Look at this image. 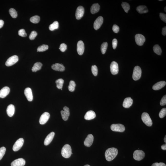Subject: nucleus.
<instances>
[{"instance_id": "1", "label": "nucleus", "mask_w": 166, "mask_h": 166, "mask_svg": "<svg viewBox=\"0 0 166 166\" xmlns=\"http://www.w3.org/2000/svg\"><path fill=\"white\" fill-rule=\"evenodd\" d=\"M118 150L117 148H111L107 149L105 153L106 159L108 161L113 160L118 154Z\"/></svg>"}, {"instance_id": "2", "label": "nucleus", "mask_w": 166, "mask_h": 166, "mask_svg": "<svg viewBox=\"0 0 166 166\" xmlns=\"http://www.w3.org/2000/svg\"><path fill=\"white\" fill-rule=\"evenodd\" d=\"M61 154L63 157L65 158H68L71 156L72 149L70 145L66 144L63 147L61 151Z\"/></svg>"}, {"instance_id": "3", "label": "nucleus", "mask_w": 166, "mask_h": 166, "mask_svg": "<svg viewBox=\"0 0 166 166\" xmlns=\"http://www.w3.org/2000/svg\"><path fill=\"white\" fill-rule=\"evenodd\" d=\"M142 119L144 123L147 126L151 127L152 125V121L147 113L144 112L142 114Z\"/></svg>"}, {"instance_id": "4", "label": "nucleus", "mask_w": 166, "mask_h": 166, "mask_svg": "<svg viewBox=\"0 0 166 166\" xmlns=\"http://www.w3.org/2000/svg\"><path fill=\"white\" fill-rule=\"evenodd\" d=\"M142 70L138 66H136L134 68L132 77L134 80L137 81L139 79L142 75Z\"/></svg>"}, {"instance_id": "5", "label": "nucleus", "mask_w": 166, "mask_h": 166, "mask_svg": "<svg viewBox=\"0 0 166 166\" xmlns=\"http://www.w3.org/2000/svg\"><path fill=\"white\" fill-rule=\"evenodd\" d=\"M145 153L143 151L137 150L134 152L133 157L136 160L140 161L143 159L145 157Z\"/></svg>"}, {"instance_id": "6", "label": "nucleus", "mask_w": 166, "mask_h": 166, "mask_svg": "<svg viewBox=\"0 0 166 166\" xmlns=\"http://www.w3.org/2000/svg\"><path fill=\"white\" fill-rule=\"evenodd\" d=\"M110 128L113 131L120 132H123L125 129L124 126L120 124H113L111 126Z\"/></svg>"}, {"instance_id": "7", "label": "nucleus", "mask_w": 166, "mask_h": 166, "mask_svg": "<svg viewBox=\"0 0 166 166\" xmlns=\"http://www.w3.org/2000/svg\"><path fill=\"white\" fill-rule=\"evenodd\" d=\"M24 140L23 138H20L15 142L13 147V150L15 152L20 150L23 146Z\"/></svg>"}, {"instance_id": "8", "label": "nucleus", "mask_w": 166, "mask_h": 166, "mask_svg": "<svg viewBox=\"0 0 166 166\" xmlns=\"http://www.w3.org/2000/svg\"><path fill=\"white\" fill-rule=\"evenodd\" d=\"M19 58L17 55H13L9 58L6 62V66H11L16 63L18 61Z\"/></svg>"}, {"instance_id": "9", "label": "nucleus", "mask_w": 166, "mask_h": 166, "mask_svg": "<svg viewBox=\"0 0 166 166\" xmlns=\"http://www.w3.org/2000/svg\"><path fill=\"white\" fill-rule=\"evenodd\" d=\"M135 42L138 45L142 46L145 42V38L142 34H136L135 35Z\"/></svg>"}, {"instance_id": "10", "label": "nucleus", "mask_w": 166, "mask_h": 166, "mask_svg": "<svg viewBox=\"0 0 166 166\" xmlns=\"http://www.w3.org/2000/svg\"><path fill=\"white\" fill-rule=\"evenodd\" d=\"M63 110L61 111V116L63 120L66 121L68 119L70 116V110L68 107L65 106L63 108Z\"/></svg>"}, {"instance_id": "11", "label": "nucleus", "mask_w": 166, "mask_h": 166, "mask_svg": "<svg viewBox=\"0 0 166 166\" xmlns=\"http://www.w3.org/2000/svg\"><path fill=\"white\" fill-rule=\"evenodd\" d=\"M84 13V9L82 6H79L77 8L75 13L76 19L79 20L83 17Z\"/></svg>"}, {"instance_id": "12", "label": "nucleus", "mask_w": 166, "mask_h": 166, "mask_svg": "<svg viewBox=\"0 0 166 166\" xmlns=\"http://www.w3.org/2000/svg\"><path fill=\"white\" fill-rule=\"evenodd\" d=\"M111 72L113 75L118 74L119 71L118 64L115 61L112 62L110 65Z\"/></svg>"}, {"instance_id": "13", "label": "nucleus", "mask_w": 166, "mask_h": 166, "mask_svg": "<svg viewBox=\"0 0 166 166\" xmlns=\"http://www.w3.org/2000/svg\"><path fill=\"white\" fill-rule=\"evenodd\" d=\"M50 117L49 113L45 112L42 114L40 117L39 122L40 124L44 125L48 122Z\"/></svg>"}, {"instance_id": "14", "label": "nucleus", "mask_w": 166, "mask_h": 166, "mask_svg": "<svg viewBox=\"0 0 166 166\" xmlns=\"http://www.w3.org/2000/svg\"><path fill=\"white\" fill-rule=\"evenodd\" d=\"M103 22V18L102 16L98 17L94 22V28L95 30H97L99 29Z\"/></svg>"}, {"instance_id": "15", "label": "nucleus", "mask_w": 166, "mask_h": 166, "mask_svg": "<svg viewBox=\"0 0 166 166\" xmlns=\"http://www.w3.org/2000/svg\"><path fill=\"white\" fill-rule=\"evenodd\" d=\"M26 162L24 159L20 158L15 160L11 164V166H24Z\"/></svg>"}, {"instance_id": "16", "label": "nucleus", "mask_w": 166, "mask_h": 166, "mask_svg": "<svg viewBox=\"0 0 166 166\" xmlns=\"http://www.w3.org/2000/svg\"><path fill=\"white\" fill-rule=\"evenodd\" d=\"M84 44L83 41H78L77 44V51L79 55H82L84 51Z\"/></svg>"}, {"instance_id": "17", "label": "nucleus", "mask_w": 166, "mask_h": 166, "mask_svg": "<svg viewBox=\"0 0 166 166\" xmlns=\"http://www.w3.org/2000/svg\"><path fill=\"white\" fill-rule=\"evenodd\" d=\"M94 139V136L91 134H89L86 138L84 142L85 146L87 147H90L92 144Z\"/></svg>"}, {"instance_id": "18", "label": "nucleus", "mask_w": 166, "mask_h": 166, "mask_svg": "<svg viewBox=\"0 0 166 166\" xmlns=\"http://www.w3.org/2000/svg\"><path fill=\"white\" fill-rule=\"evenodd\" d=\"M24 94L28 100L30 102L32 101L33 96L31 89L28 88H26L24 90Z\"/></svg>"}, {"instance_id": "19", "label": "nucleus", "mask_w": 166, "mask_h": 166, "mask_svg": "<svg viewBox=\"0 0 166 166\" xmlns=\"http://www.w3.org/2000/svg\"><path fill=\"white\" fill-rule=\"evenodd\" d=\"M10 89L9 87H5L3 88L0 91V98H4L9 95Z\"/></svg>"}, {"instance_id": "20", "label": "nucleus", "mask_w": 166, "mask_h": 166, "mask_svg": "<svg viewBox=\"0 0 166 166\" xmlns=\"http://www.w3.org/2000/svg\"><path fill=\"white\" fill-rule=\"evenodd\" d=\"M52 69L55 71H63L65 70V68L63 64L56 63L51 66Z\"/></svg>"}, {"instance_id": "21", "label": "nucleus", "mask_w": 166, "mask_h": 166, "mask_svg": "<svg viewBox=\"0 0 166 166\" xmlns=\"http://www.w3.org/2000/svg\"><path fill=\"white\" fill-rule=\"evenodd\" d=\"M55 133L54 132H51L46 137L44 141L45 145L48 146L54 138Z\"/></svg>"}, {"instance_id": "22", "label": "nucleus", "mask_w": 166, "mask_h": 166, "mask_svg": "<svg viewBox=\"0 0 166 166\" xmlns=\"http://www.w3.org/2000/svg\"><path fill=\"white\" fill-rule=\"evenodd\" d=\"M96 117V114L92 110H89L86 114L84 116L85 119L86 120H91L95 118Z\"/></svg>"}, {"instance_id": "23", "label": "nucleus", "mask_w": 166, "mask_h": 166, "mask_svg": "<svg viewBox=\"0 0 166 166\" xmlns=\"http://www.w3.org/2000/svg\"><path fill=\"white\" fill-rule=\"evenodd\" d=\"M133 100L131 98H127L124 99L123 102V106L125 108H129L133 104Z\"/></svg>"}, {"instance_id": "24", "label": "nucleus", "mask_w": 166, "mask_h": 166, "mask_svg": "<svg viewBox=\"0 0 166 166\" xmlns=\"http://www.w3.org/2000/svg\"><path fill=\"white\" fill-rule=\"evenodd\" d=\"M166 84V82L164 81L157 82L153 87V89L155 90H159L164 87Z\"/></svg>"}, {"instance_id": "25", "label": "nucleus", "mask_w": 166, "mask_h": 166, "mask_svg": "<svg viewBox=\"0 0 166 166\" xmlns=\"http://www.w3.org/2000/svg\"><path fill=\"white\" fill-rule=\"evenodd\" d=\"M15 108L14 106L10 104L8 106L7 109V112L8 116L11 117L14 114Z\"/></svg>"}, {"instance_id": "26", "label": "nucleus", "mask_w": 166, "mask_h": 166, "mask_svg": "<svg viewBox=\"0 0 166 166\" xmlns=\"http://www.w3.org/2000/svg\"><path fill=\"white\" fill-rule=\"evenodd\" d=\"M100 9V5L98 3H95L92 6L90 9V11L92 14H95L98 12Z\"/></svg>"}, {"instance_id": "27", "label": "nucleus", "mask_w": 166, "mask_h": 166, "mask_svg": "<svg viewBox=\"0 0 166 166\" xmlns=\"http://www.w3.org/2000/svg\"><path fill=\"white\" fill-rule=\"evenodd\" d=\"M137 10L140 14H143L148 12L147 8L145 6H140L137 8Z\"/></svg>"}, {"instance_id": "28", "label": "nucleus", "mask_w": 166, "mask_h": 166, "mask_svg": "<svg viewBox=\"0 0 166 166\" xmlns=\"http://www.w3.org/2000/svg\"><path fill=\"white\" fill-rule=\"evenodd\" d=\"M43 64L40 62H37L34 64L32 68V70L33 72H36L38 70H41Z\"/></svg>"}, {"instance_id": "29", "label": "nucleus", "mask_w": 166, "mask_h": 166, "mask_svg": "<svg viewBox=\"0 0 166 166\" xmlns=\"http://www.w3.org/2000/svg\"><path fill=\"white\" fill-rule=\"evenodd\" d=\"M64 80L63 79L60 78L56 80L55 81L56 84V87L58 89H62L63 88V83H64Z\"/></svg>"}, {"instance_id": "30", "label": "nucleus", "mask_w": 166, "mask_h": 166, "mask_svg": "<svg viewBox=\"0 0 166 166\" xmlns=\"http://www.w3.org/2000/svg\"><path fill=\"white\" fill-rule=\"evenodd\" d=\"M59 23L57 21H55L52 24H50L49 27V29L51 31H53L59 28Z\"/></svg>"}, {"instance_id": "31", "label": "nucleus", "mask_w": 166, "mask_h": 166, "mask_svg": "<svg viewBox=\"0 0 166 166\" xmlns=\"http://www.w3.org/2000/svg\"><path fill=\"white\" fill-rule=\"evenodd\" d=\"M153 50L154 52L158 55H160L162 53V49L158 45H156L154 46Z\"/></svg>"}, {"instance_id": "32", "label": "nucleus", "mask_w": 166, "mask_h": 166, "mask_svg": "<svg viewBox=\"0 0 166 166\" xmlns=\"http://www.w3.org/2000/svg\"><path fill=\"white\" fill-rule=\"evenodd\" d=\"M76 84L75 82L73 81H70L69 83L68 88L69 91L70 92H73L75 90Z\"/></svg>"}, {"instance_id": "33", "label": "nucleus", "mask_w": 166, "mask_h": 166, "mask_svg": "<svg viewBox=\"0 0 166 166\" xmlns=\"http://www.w3.org/2000/svg\"><path fill=\"white\" fill-rule=\"evenodd\" d=\"M40 20V17L39 16H34L30 19V21L34 23H39Z\"/></svg>"}, {"instance_id": "34", "label": "nucleus", "mask_w": 166, "mask_h": 166, "mask_svg": "<svg viewBox=\"0 0 166 166\" xmlns=\"http://www.w3.org/2000/svg\"><path fill=\"white\" fill-rule=\"evenodd\" d=\"M48 49V46L43 44L39 47L37 49V52H43L46 51Z\"/></svg>"}, {"instance_id": "35", "label": "nucleus", "mask_w": 166, "mask_h": 166, "mask_svg": "<svg viewBox=\"0 0 166 166\" xmlns=\"http://www.w3.org/2000/svg\"><path fill=\"white\" fill-rule=\"evenodd\" d=\"M108 47V43L107 42H104L102 43L101 46V51L102 54L105 53Z\"/></svg>"}, {"instance_id": "36", "label": "nucleus", "mask_w": 166, "mask_h": 166, "mask_svg": "<svg viewBox=\"0 0 166 166\" xmlns=\"http://www.w3.org/2000/svg\"><path fill=\"white\" fill-rule=\"evenodd\" d=\"M122 6L125 12L128 13L130 8L129 4L126 2H122Z\"/></svg>"}, {"instance_id": "37", "label": "nucleus", "mask_w": 166, "mask_h": 166, "mask_svg": "<svg viewBox=\"0 0 166 166\" xmlns=\"http://www.w3.org/2000/svg\"><path fill=\"white\" fill-rule=\"evenodd\" d=\"M9 12L13 18H16L17 17V12L14 9H10L9 10Z\"/></svg>"}, {"instance_id": "38", "label": "nucleus", "mask_w": 166, "mask_h": 166, "mask_svg": "<svg viewBox=\"0 0 166 166\" xmlns=\"http://www.w3.org/2000/svg\"><path fill=\"white\" fill-rule=\"evenodd\" d=\"M91 71L94 76H97L98 73V69L96 65H93L92 66Z\"/></svg>"}, {"instance_id": "39", "label": "nucleus", "mask_w": 166, "mask_h": 166, "mask_svg": "<svg viewBox=\"0 0 166 166\" xmlns=\"http://www.w3.org/2000/svg\"><path fill=\"white\" fill-rule=\"evenodd\" d=\"M6 151V148L4 147H2L0 148V160H1L4 156Z\"/></svg>"}, {"instance_id": "40", "label": "nucleus", "mask_w": 166, "mask_h": 166, "mask_svg": "<svg viewBox=\"0 0 166 166\" xmlns=\"http://www.w3.org/2000/svg\"><path fill=\"white\" fill-rule=\"evenodd\" d=\"M166 108H164L162 109L159 113V116L160 118H163L166 116Z\"/></svg>"}, {"instance_id": "41", "label": "nucleus", "mask_w": 166, "mask_h": 166, "mask_svg": "<svg viewBox=\"0 0 166 166\" xmlns=\"http://www.w3.org/2000/svg\"><path fill=\"white\" fill-rule=\"evenodd\" d=\"M37 35V33L36 31H33L31 32L30 36H29V38L31 40H34L35 39Z\"/></svg>"}, {"instance_id": "42", "label": "nucleus", "mask_w": 166, "mask_h": 166, "mask_svg": "<svg viewBox=\"0 0 166 166\" xmlns=\"http://www.w3.org/2000/svg\"><path fill=\"white\" fill-rule=\"evenodd\" d=\"M18 34L20 36L22 37H26L27 36V33L24 29H21L19 30Z\"/></svg>"}, {"instance_id": "43", "label": "nucleus", "mask_w": 166, "mask_h": 166, "mask_svg": "<svg viewBox=\"0 0 166 166\" xmlns=\"http://www.w3.org/2000/svg\"><path fill=\"white\" fill-rule=\"evenodd\" d=\"M67 45L64 43H62L60 45L59 49L60 50L63 52L67 50Z\"/></svg>"}, {"instance_id": "44", "label": "nucleus", "mask_w": 166, "mask_h": 166, "mask_svg": "<svg viewBox=\"0 0 166 166\" xmlns=\"http://www.w3.org/2000/svg\"><path fill=\"white\" fill-rule=\"evenodd\" d=\"M160 104L161 106H163L166 105V95H165L162 98L161 100Z\"/></svg>"}, {"instance_id": "45", "label": "nucleus", "mask_w": 166, "mask_h": 166, "mask_svg": "<svg viewBox=\"0 0 166 166\" xmlns=\"http://www.w3.org/2000/svg\"><path fill=\"white\" fill-rule=\"evenodd\" d=\"M160 17L162 21L166 23V15L165 14L163 13H160Z\"/></svg>"}, {"instance_id": "46", "label": "nucleus", "mask_w": 166, "mask_h": 166, "mask_svg": "<svg viewBox=\"0 0 166 166\" xmlns=\"http://www.w3.org/2000/svg\"><path fill=\"white\" fill-rule=\"evenodd\" d=\"M112 30L114 32L117 33H118L119 31V28L118 26L116 25H114L113 26Z\"/></svg>"}, {"instance_id": "47", "label": "nucleus", "mask_w": 166, "mask_h": 166, "mask_svg": "<svg viewBox=\"0 0 166 166\" xmlns=\"http://www.w3.org/2000/svg\"><path fill=\"white\" fill-rule=\"evenodd\" d=\"M113 48L114 49H116L117 44V41L116 39H114L113 40L112 42Z\"/></svg>"}, {"instance_id": "48", "label": "nucleus", "mask_w": 166, "mask_h": 166, "mask_svg": "<svg viewBox=\"0 0 166 166\" xmlns=\"http://www.w3.org/2000/svg\"><path fill=\"white\" fill-rule=\"evenodd\" d=\"M152 166H166L165 163L162 162H160L159 163L156 162L153 164Z\"/></svg>"}, {"instance_id": "49", "label": "nucleus", "mask_w": 166, "mask_h": 166, "mask_svg": "<svg viewBox=\"0 0 166 166\" xmlns=\"http://www.w3.org/2000/svg\"><path fill=\"white\" fill-rule=\"evenodd\" d=\"M162 35L165 36L166 35V27H165L162 29Z\"/></svg>"}, {"instance_id": "50", "label": "nucleus", "mask_w": 166, "mask_h": 166, "mask_svg": "<svg viewBox=\"0 0 166 166\" xmlns=\"http://www.w3.org/2000/svg\"><path fill=\"white\" fill-rule=\"evenodd\" d=\"M4 21L2 20H0V29L2 28L4 25Z\"/></svg>"}, {"instance_id": "51", "label": "nucleus", "mask_w": 166, "mask_h": 166, "mask_svg": "<svg viewBox=\"0 0 166 166\" xmlns=\"http://www.w3.org/2000/svg\"><path fill=\"white\" fill-rule=\"evenodd\" d=\"M161 148L162 149L164 150H166V144H165L162 145L161 146Z\"/></svg>"}, {"instance_id": "52", "label": "nucleus", "mask_w": 166, "mask_h": 166, "mask_svg": "<svg viewBox=\"0 0 166 166\" xmlns=\"http://www.w3.org/2000/svg\"><path fill=\"white\" fill-rule=\"evenodd\" d=\"M166 135L164 139V142H165V143H166Z\"/></svg>"}, {"instance_id": "53", "label": "nucleus", "mask_w": 166, "mask_h": 166, "mask_svg": "<svg viewBox=\"0 0 166 166\" xmlns=\"http://www.w3.org/2000/svg\"><path fill=\"white\" fill-rule=\"evenodd\" d=\"M164 10H165V12H166V7H165V8Z\"/></svg>"}, {"instance_id": "54", "label": "nucleus", "mask_w": 166, "mask_h": 166, "mask_svg": "<svg viewBox=\"0 0 166 166\" xmlns=\"http://www.w3.org/2000/svg\"><path fill=\"white\" fill-rule=\"evenodd\" d=\"M84 166H90L89 165H86Z\"/></svg>"}, {"instance_id": "55", "label": "nucleus", "mask_w": 166, "mask_h": 166, "mask_svg": "<svg viewBox=\"0 0 166 166\" xmlns=\"http://www.w3.org/2000/svg\"><path fill=\"white\" fill-rule=\"evenodd\" d=\"M159 1H162V0H159Z\"/></svg>"}]
</instances>
